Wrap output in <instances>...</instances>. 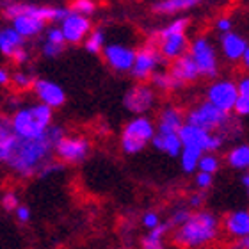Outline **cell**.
Wrapping results in <instances>:
<instances>
[{
	"label": "cell",
	"instance_id": "obj_1",
	"mask_svg": "<svg viewBox=\"0 0 249 249\" xmlns=\"http://www.w3.org/2000/svg\"><path fill=\"white\" fill-rule=\"evenodd\" d=\"M52 150L53 144L47 135H43L41 139H16L5 164L20 177H34L50 160Z\"/></svg>",
	"mask_w": 249,
	"mask_h": 249
},
{
	"label": "cell",
	"instance_id": "obj_2",
	"mask_svg": "<svg viewBox=\"0 0 249 249\" xmlns=\"http://www.w3.org/2000/svg\"><path fill=\"white\" fill-rule=\"evenodd\" d=\"M221 233V223L212 212L197 210L191 212L189 219L178 226L173 242L182 249H199L210 246Z\"/></svg>",
	"mask_w": 249,
	"mask_h": 249
},
{
	"label": "cell",
	"instance_id": "obj_3",
	"mask_svg": "<svg viewBox=\"0 0 249 249\" xmlns=\"http://www.w3.org/2000/svg\"><path fill=\"white\" fill-rule=\"evenodd\" d=\"M155 135V124L148 118H134L126 123L123 134H121V148L128 155H135L146 148L148 142H151Z\"/></svg>",
	"mask_w": 249,
	"mask_h": 249
},
{
	"label": "cell",
	"instance_id": "obj_4",
	"mask_svg": "<svg viewBox=\"0 0 249 249\" xmlns=\"http://www.w3.org/2000/svg\"><path fill=\"white\" fill-rule=\"evenodd\" d=\"M187 123L207 130V132H213V130L226 128V124L230 123V116L223 110H219L217 107H213L212 104L203 102V104L196 105L192 110H189Z\"/></svg>",
	"mask_w": 249,
	"mask_h": 249
},
{
	"label": "cell",
	"instance_id": "obj_5",
	"mask_svg": "<svg viewBox=\"0 0 249 249\" xmlns=\"http://www.w3.org/2000/svg\"><path fill=\"white\" fill-rule=\"evenodd\" d=\"M178 139H180L182 146H194V148H199L203 153H213L223 146L224 137L213 134V132H207L203 128L192 126L189 123H183L182 128L178 130Z\"/></svg>",
	"mask_w": 249,
	"mask_h": 249
},
{
	"label": "cell",
	"instance_id": "obj_6",
	"mask_svg": "<svg viewBox=\"0 0 249 249\" xmlns=\"http://www.w3.org/2000/svg\"><path fill=\"white\" fill-rule=\"evenodd\" d=\"M189 55L196 64L199 77L213 78L217 75V57L213 50L212 43L207 37H196L189 47Z\"/></svg>",
	"mask_w": 249,
	"mask_h": 249
},
{
	"label": "cell",
	"instance_id": "obj_7",
	"mask_svg": "<svg viewBox=\"0 0 249 249\" xmlns=\"http://www.w3.org/2000/svg\"><path fill=\"white\" fill-rule=\"evenodd\" d=\"M160 64V53L157 50L155 43H148L139 50H135L134 64H132V77L139 82H146L148 78L157 71V66Z\"/></svg>",
	"mask_w": 249,
	"mask_h": 249
},
{
	"label": "cell",
	"instance_id": "obj_8",
	"mask_svg": "<svg viewBox=\"0 0 249 249\" xmlns=\"http://www.w3.org/2000/svg\"><path fill=\"white\" fill-rule=\"evenodd\" d=\"M11 128L18 139H41L48 126L37 123L31 109H16L11 118Z\"/></svg>",
	"mask_w": 249,
	"mask_h": 249
},
{
	"label": "cell",
	"instance_id": "obj_9",
	"mask_svg": "<svg viewBox=\"0 0 249 249\" xmlns=\"http://www.w3.org/2000/svg\"><path fill=\"white\" fill-rule=\"evenodd\" d=\"M89 141H86L84 137H62L57 144L53 146L55 155L66 164H78L82 162L86 157L89 155Z\"/></svg>",
	"mask_w": 249,
	"mask_h": 249
},
{
	"label": "cell",
	"instance_id": "obj_10",
	"mask_svg": "<svg viewBox=\"0 0 249 249\" xmlns=\"http://www.w3.org/2000/svg\"><path fill=\"white\" fill-rule=\"evenodd\" d=\"M237 84L233 80H219V82L212 84L207 91V102L212 104L213 107H217L223 112H231L233 110V104L237 100Z\"/></svg>",
	"mask_w": 249,
	"mask_h": 249
},
{
	"label": "cell",
	"instance_id": "obj_11",
	"mask_svg": "<svg viewBox=\"0 0 249 249\" xmlns=\"http://www.w3.org/2000/svg\"><path fill=\"white\" fill-rule=\"evenodd\" d=\"M124 107L134 112V114H142L153 107L155 104V93L148 88L146 84H137L134 88H130L124 94Z\"/></svg>",
	"mask_w": 249,
	"mask_h": 249
},
{
	"label": "cell",
	"instance_id": "obj_12",
	"mask_svg": "<svg viewBox=\"0 0 249 249\" xmlns=\"http://www.w3.org/2000/svg\"><path fill=\"white\" fill-rule=\"evenodd\" d=\"M61 32H62V37H64V41L77 45V43L84 41V37H86L89 32H91V21H89L86 16H80V15H75V13H70V15H68L64 20H62Z\"/></svg>",
	"mask_w": 249,
	"mask_h": 249
},
{
	"label": "cell",
	"instance_id": "obj_13",
	"mask_svg": "<svg viewBox=\"0 0 249 249\" xmlns=\"http://www.w3.org/2000/svg\"><path fill=\"white\" fill-rule=\"evenodd\" d=\"M135 50L124 45H107L104 48V59L112 70L116 71H130L132 64H134Z\"/></svg>",
	"mask_w": 249,
	"mask_h": 249
},
{
	"label": "cell",
	"instance_id": "obj_14",
	"mask_svg": "<svg viewBox=\"0 0 249 249\" xmlns=\"http://www.w3.org/2000/svg\"><path fill=\"white\" fill-rule=\"evenodd\" d=\"M34 93L39 98V102L48 105L50 109H57L66 102V94L61 86H57L52 80H36L34 82Z\"/></svg>",
	"mask_w": 249,
	"mask_h": 249
},
{
	"label": "cell",
	"instance_id": "obj_15",
	"mask_svg": "<svg viewBox=\"0 0 249 249\" xmlns=\"http://www.w3.org/2000/svg\"><path fill=\"white\" fill-rule=\"evenodd\" d=\"M157 50L167 61H175V59L182 57V55L187 53V50H189L187 36L185 34H173V36L160 37Z\"/></svg>",
	"mask_w": 249,
	"mask_h": 249
},
{
	"label": "cell",
	"instance_id": "obj_16",
	"mask_svg": "<svg viewBox=\"0 0 249 249\" xmlns=\"http://www.w3.org/2000/svg\"><path fill=\"white\" fill-rule=\"evenodd\" d=\"M169 75L178 84H182V86L187 82H194V80L199 78V71H197L196 64H194V61L191 59L189 53H185V55L173 61L171 68H169Z\"/></svg>",
	"mask_w": 249,
	"mask_h": 249
},
{
	"label": "cell",
	"instance_id": "obj_17",
	"mask_svg": "<svg viewBox=\"0 0 249 249\" xmlns=\"http://www.w3.org/2000/svg\"><path fill=\"white\" fill-rule=\"evenodd\" d=\"M226 233L235 239H244L249 235V213L248 210H235L224 217Z\"/></svg>",
	"mask_w": 249,
	"mask_h": 249
},
{
	"label": "cell",
	"instance_id": "obj_18",
	"mask_svg": "<svg viewBox=\"0 0 249 249\" xmlns=\"http://www.w3.org/2000/svg\"><path fill=\"white\" fill-rule=\"evenodd\" d=\"M221 48H223V53L226 55V59H230V61H239V59H242V53L249 47L240 34L230 31V32H224L223 36H221Z\"/></svg>",
	"mask_w": 249,
	"mask_h": 249
},
{
	"label": "cell",
	"instance_id": "obj_19",
	"mask_svg": "<svg viewBox=\"0 0 249 249\" xmlns=\"http://www.w3.org/2000/svg\"><path fill=\"white\" fill-rule=\"evenodd\" d=\"M151 142L157 150L164 151L169 157H178L182 151V142L178 139V132H159V130H155Z\"/></svg>",
	"mask_w": 249,
	"mask_h": 249
},
{
	"label": "cell",
	"instance_id": "obj_20",
	"mask_svg": "<svg viewBox=\"0 0 249 249\" xmlns=\"http://www.w3.org/2000/svg\"><path fill=\"white\" fill-rule=\"evenodd\" d=\"M13 29H15L23 39H25V37H34L45 29V21L37 20L34 16L20 15L13 20Z\"/></svg>",
	"mask_w": 249,
	"mask_h": 249
},
{
	"label": "cell",
	"instance_id": "obj_21",
	"mask_svg": "<svg viewBox=\"0 0 249 249\" xmlns=\"http://www.w3.org/2000/svg\"><path fill=\"white\" fill-rule=\"evenodd\" d=\"M16 139L18 137L13 134L11 120L5 118V116H0V162H5L9 159Z\"/></svg>",
	"mask_w": 249,
	"mask_h": 249
},
{
	"label": "cell",
	"instance_id": "obj_22",
	"mask_svg": "<svg viewBox=\"0 0 249 249\" xmlns=\"http://www.w3.org/2000/svg\"><path fill=\"white\" fill-rule=\"evenodd\" d=\"M183 124L182 110L177 107H166L159 116V132H178Z\"/></svg>",
	"mask_w": 249,
	"mask_h": 249
},
{
	"label": "cell",
	"instance_id": "obj_23",
	"mask_svg": "<svg viewBox=\"0 0 249 249\" xmlns=\"http://www.w3.org/2000/svg\"><path fill=\"white\" fill-rule=\"evenodd\" d=\"M199 2L201 0H160L153 5V11L159 15H175V13H182V11L196 7Z\"/></svg>",
	"mask_w": 249,
	"mask_h": 249
},
{
	"label": "cell",
	"instance_id": "obj_24",
	"mask_svg": "<svg viewBox=\"0 0 249 249\" xmlns=\"http://www.w3.org/2000/svg\"><path fill=\"white\" fill-rule=\"evenodd\" d=\"M23 47V37L15 29H0V52L11 57L18 48Z\"/></svg>",
	"mask_w": 249,
	"mask_h": 249
},
{
	"label": "cell",
	"instance_id": "obj_25",
	"mask_svg": "<svg viewBox=\"0 0 249 249\" xmlns=\"http://www.w3.org/2000/svg\"><path fill=\"white\" fill-rule=\"evenodd\" d=\"M167 231H169V224L167 223H160L159 226L150 230V233L146 235L142 242H141L142 249H166L164 239H166Z\"/></svg>",
	"mask_w": 249,
	"mask_h": 249
},
{
	"label": "cell",
	"instance_id": "obj_26",
	"mask_svg": "<svg viewBox=\"0 0 249 249\" xmlns=\"http://www.w3.org/2000/svg\"><path fill=\"white\" fill-rule=\"evenodd\" d=\"M226 162H228L233 169H248V166H249V146L248 144L235 146L233 150L228 151V155H226Z\"/></svg>",
	"mask_w": 249,
	"mask_h": 249
},
{
	"label": "cell",
	"instance_id": "obj_27",
	"mask_svg": "<svg viewBox=\"0 0 249 249\" xmlns=\"http://www.w3.org/2000/svg\"><path fill=\"white\" fill-rule=\"evenodd\" d=\"M203 151L194 146H182L180 151V160H182V169L185 173H192L197 169V162L201 159Z\"/></svg>",
	"mask_w": 249,
	"mask_h": 249
},
{
	"label": "cell",
	"instance_id": "obj_28",
	"mask_svg": "<svg viewBox=\"0 0 249 249\" xmlns=\"http://www.w3.org/2000/svg\"><path fill=\"white\" fill-rule=\"evenodd\" d=\"M150 80L155 88L162 89V91H173V89H178L182 86V84H178L177 80L169 75V71H155L150 77Z\"/></svg>",
	"mask_w": 249,
	"mask_h": 249
},
{
	"label": "cell",
	"instance_id": "obj_29",
	"mask_svg": "<svg viewBox=\"0 0 249 249\" xmlns=\"http://www.w3.org/2000/svg\"><path fill=\"white\" fill-rule=\"evenodd\" d=\"M29 109H31L32 116L36 118V121L39 124H43V126H50V124H52L53 112H52V109H50L48 105L36 104V105H32V107H29Z\"/></svg>",
	"mask_w": 249,
	"mask_h": 249
},
{
	"label": "cell",
	"instance_id": "obj_30",
	"mask_svg": "<svg viewBox=\"0 0 249 249\" xmlns=\"http://www.w3.org/2000/svg\"><path fill=\"white\" fill-rule=\"evenodd\" d=\"M105 45V34L104 31H93L89 32L88 39H86V50L89 53H100L104 50Z\"/></svg>",
	"mask_w": 249,
	"mask_h": 249
},
{
	"label": "cell",
	"instance_id": "obj_31",
	"mask_svg": "<svg viewBox=\"0 0 249 249\" xmlns=\"http://www.w3.org/2000/svg\"><path fill=\"white\" fill-rule=\"evenodd\" d=\"M191 20L182 16V18H177L175 21H171L167 27H164L160 32H159V37H164V36H173V34H185V29L189 27Z\"/></svg>",
	"mask_w": 249,
	"mask_h": 249
},
{
	"label": "cell",
	"instance_id": "obj_32",
	"mask_svg": "<svg viewBox=\"0 0 249 249\" xmlns=\"http://www.w3.org/2000/svg\"><path fill=\"white\" fill-rule=\"evenodd\" d=\"M9 82H13V86H15L18 91H29V89L34 88V77L32 75H29V73L25 71H16L11 75V80Z\"/></svg>",
	"mask_w": 249,
	"mask_h": 249
},
{
	"label": "cell",
	"instance_id": "obj_33",
	"mask_svg": "<svg viewBox=\"0 0 249 249\" xmlns=\"http://www.w3.org/2000/svg\"><path fill=\"white\" fill-rule=\"evenodd\" d=\"M96 9L93 0H73L71 5H70V13H75V15L80 16H91Z\"/></svg>",
	"mask_w": 249,
	"mask_h": 249
},
{
	"label": "cell",
	"instance_id": "obj_34",
	"mask_svg": "<svg viewBox=\"0 0 249 249\" xmlns=\"http://www.w3.org/2000/svg\"><path fill=\"white\" fill-rule=\"evenodd\" d=\"M197 169H199V173L213 175V173H217V169H219V159L215 155H212V153L201 155V159L197 162Z\"/></svg>",
	"mask_w": 249,
	"mask_h": 249
},
{
	"label": "cell",
	"instance_id": "obj_35",
	"mask_svg": "<svg viewBox=\"0 0 249 249\" xmlns=\"http://www.w3.org/2000/svg\"><path fill=\"white\" fill-rule=\"evenodd\" d=\"M189 215H191V210H189V208H177V210L171 213V219H169V223H167L169 228H171V226H175V228L182 226L187 219H189Z\"/></svg>",
	"mask_w": 249,
	"mask_h": 249
},
{
	"label": "cell",
	"instance_id": "obj_36",
	"mask_svg": "<svg viewBox=\"0 0 249 249\" xmlns=\"http://www.w3.org/2000/svg\"><path fill=\"white\" fill-rule=\"evenodd\" d=\"M0 203H2L4 210H7V212H15L16 207L20 205V199H18V196H16L15 192H5L4 196H2V199H0Z\"/></svg>",
	"mask_w": 249,
	"mask_h": 249
},
{
	"label": "cell",
	"instance_id": "obj_37",
	"mask_svg": "<svg viewBox=\"0 0 249 249\" xmlns=\"http://www.w3.org/2000/svg\"><path fill=\"white\" fill-rule=\"evenodd\" d=\"M233 110L239 116H248L249 114V96L237 94V100H235V104H233Z\"/></svg>",
	"mask_w": 249,
	"mask_h": 249
},
{
	"label": "cell",
	"instance_id": "obj_38",
	"mask_svg": "<svg viewBox=\"0 0 249 249\" xmlns=\"http://www.w3.org/2000/svg\"><path fill=\"white\" fill-rule=\"evenodd\" d=\"M62 50H64V45H57V43H50V41L43 43V53L47 57H57V55L62 53Z\"/></svg>",
	"mask_w": 249,
	"mask_h": 249
},
{
	"label": "cell",
	"instance_id": "obj_39",
	"mask_svg": "<svg viewBox=\"0 0 249 249\" xmlns=\"http://www.w3.org/2000/svg\"><path fill=\"white\" fill-rule=\"evenodd\" d=\"M142 224H144V228L153 230L155 226L160 224V215L157 212H153V210H150V212H146L144 215H142Z\"/></svg>",
	"mask_w": 249,
	"mask_h": 249
},
{
	"label": "cell",
	"instance_id": "obj_40",
	"mask_svg": "<svg viewBox=\"0 0 249 249\" xmlns=\"http://www.w3.org/2000/svg\"><path fill=\"white\" fill-rule=\"evenodd\" d=\"M47 41L57 43V45H66L64 37H62L61 29H57V27H52V29H48V32H47Z\"/></svg>",
	"mask_w": 249,
	"mask_h": 249
},
{
	"label": "cell",
	"instance_id": "obj_41",
	"mask_svg": "<svg viewBox=\"0 0 249 249\" xmlns=\"http://www.w3.org/2000/svg\"><path fill=\"white\" fill-rule=\"evenodd\" d=\"M213 182V175H208V173H197L196 177V185L201 189V191H205V189H208V187L212 185Z\"/></svg>",
	"mask_w": 249,
	"mask_h": 249
},
{
	"label": "cell",
	"instance_id": "obj_42",
	"mask_svg": "<svg viewBox=\"0 0 249 249\" xmlns=\"http://www.w3.org/2000/svg\"><path fill=\"white\" fill-rule=\"evenodd\" d=\"M11 59H13V62L15 64H18V66H21V64H25L27 61H29V52H27L25 48L21 47V48H18L13 55H11Z\"/></svg>",
	"mask_w": 249,
	"mask_h": 249
},
{
	"label": "cell",
	"instance_id": "obj_43",
	"mask_svg": "<svg viewBox=\"0 0 249 249\" xmlns=\"http://www.w3.org/2000/svg\"><path fill=\"white\" fill-rule=\"evenodd\" d=\"M15 215L20 223H27V221L31 219V210H29V207H25V205H18L15 210Z\"/></svg>",
	"mask_w": 249,
	"mask_h": 249
},
{
	"label": "cell",
	"instance_id": "obj_44",
	"mask_svg": "<svg viewBox=\"0 0 249 249\" xmlns=\"http://www.w3.org/2000/svg\"><path fill=\"white\" fill-rule=\"evenodd\" d=\"M205 203V194L203 192H196V194H192L191 197H189V205L194 208H199Z\"/></svg>",
	"mask_w": 249,
	"mask_h": 249
},
{
	"label": "cell",
	"instance_id": "obj_45",
	"mask_svg": "<svg viewBox=\"0 0 249 249\" xmlns=\"http://www.w3.org/2000/svg\"><path fill=\"white\" fill-rule=\"evenodd\" d=\"M217 29L221 32H230L231 31V20L230 18H221V20H217Z\"/></svg>",
	"mask_w": 249,
	"mask_h": 249
},
{
	"label": "cell",
	"instance_id": "obj_46",
	"mask_svg": "<svg viewBox=\"0 0 249 249\" xmlns=\"http://www.w3.org/2000/svg\"><path fill=\"white\" fill-rule=\"evenodd\" d=\"M9 80H11V75L7 73V70L0 68V86H7Z\"/></svg>",
	"mask_w": 249,
	"mask_h": 249
},
{
	"label": "cell",
	"instance_id": "obj_47",
	"mask_svg": "<svg viewBox=\"0 0 249 249\" xmlns=\"http://www.w3.org/2000/svg\"><path fill=\"white\" fill-rule=\"evenodd\" d=\"M240 61L244 62L246 66H248V64H249V48H248V50H246L244 53H242V59H240Z\"/></svg>",
	"mask_w": 249,
	"mask_h": 249
},
{
	"label": "cell",
	"instance_id": "obj_48",
	"mask_svg": "<svg viewBox=\"0 0 249 249\" xmlns=\"http://www.w3.org/2000/svg\"><path fill=\"white\" fill-rule=\"evenodd\" d=\"M242 185L248 189V185H249V177H248V175H244V177H242Z\"/></svg>",
	"mask_w": 249,
	"mask_h": 249
}]
</instances>
